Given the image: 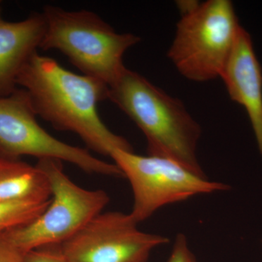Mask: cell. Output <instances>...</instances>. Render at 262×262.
<instances>
[{"mask_svg": "<svg viewBox=\"0 0 262 262\" xmlns=\"http://www.w3.org/2000/svg\"><path fill=\"white\" fill-rule=\"evenodd\" d=\"M36 117L25 90L16 89L0 98V149L5 155L15 158L27 155L39 160H58L73 164L88 173L124 178L116 164L58 140L39 125Z\"/></svg>", "mask_w": 262, "mask_h": 262, "instance_id": "52a82bcc", "label": "cell"}, {"mask_svg": "<svg viewBox=\"0 0 262 262\" xmlns=\"http://www.w3.org/2000/svg\"><path fill=\"white\" fill-rule=\"evenodd\" d=\"M45 27L42 13H33L21 21H7L0 2V98L17 89L19 73L39 48Z\"/></svg>", "mask_w": 262, "mask_h": 262, "instance_id": "30bf717a", "label": "cell"}, {"mask_svg": "<svg viewBox=\"0 0 262 262\" xmlns=\"http://www.w3.org/2000/svg\"><path fill=\"white\" fill-rule=\"evenodd\" d=\"M110 158L130 182L134 195L130 215L138 224L164 206L230 189L228 184L209 180L163 157L116 149Z\"/></svg>", "mask_w": 262, "mask_h": 262, "instance_id": "8992f818", "label": "cell"}, {"mask_svg": "<svg viewBox=\"0 0 262 262\" xmlns=\"http://www.w3.org/2000/svg\"><path fill=\"white\" fill-rule=\"evenodd\" d=\"M42 13L46 27L39 48L61 51L83 75L108 86L126 69L125 52L141 40L130 33L119 34L88 10L67 11L47 5Z\"/></svg>", "mask_w": 262, "mask_h": 262, "instance_id": "3957f363", "label": "cell"}, {"mask_svg": "<svg viewBox=\"0 0 262 262\" xmlns=\"http://www.w3.org/2000/svg\"><path fill=\"white\" fill-rule=\"evenodd\" d=\"M108 99L142 131L149 155L173 160L206 177L196 157L201 126L182 101L127 68L108 86Z\"/></svg>", "mask_w": 262, "mask_h": 262, "instance_id": "7a4b0ae2", "label": "cell"}, {"mask_svg": "<svg viewBox=\"0 0 262 262\" xmlns=\"http://www.w3.org/2000/svg\"><path fill=\"white\" fill-rule=\"evenodd\" d=\"M1 156H8V155H5V153L3 152V151H2V149H0V157H1ZM8 157H9V156H8Z\"/></svg>", "mask_w": 262, "mask_h": 262, "instance_id": "2e32d148", "label": "cell"}, {"mask_svg": "<svg viewBox=\"0 0 262 262\" xmlns=\"http://www.w3.org/2000/svg\"><path fill=\"white\" fill-rule=\"evenodd\" d=\"M220 78L231 99L246 110L262 158V72L251 35L242 27Z\"/></svg>", "mask_w": 262, "mask_h": 262, "instance_id": "9c48e42d", "label": "cell"}, {"mask_svg": "<svg viewBox=\"0 0 262 262\" xmlns=\"http://www.w3.org/2000/svg\"><path fill=\"white\" fill-rule=\"evenodd\" d=\"M138 225L130 213L102 212L59 245L60 251L68 262H147L168 239L142 232Z\"/></svg>", "mask_w": 262, "mask_h": 262, "instance_id": "ba28073f", "label": "cell"}, {"mask_svg": "<svg viewBox=\"0 0 262 262\" xmlns=\"http://www.w3.org/2000/svg\"><path fill=\"white\" fill-rule=\"evenodd\" d=\"M17 84L27 91L37 116L57 130L77 134L89 149L108 157L116 149L134 151L130 143L112 132L98 115V103L108 99L104 82L76 75L36 52L20 70Z\"/></svg>", "mask_w": 262, "mask_h": 262, "instance_id": "6da1fadb", "label": "cell"}, {"mask_svg": "<svg viewBox=\"0 0 262 262\" xmlns=\"http://www.w3.org/2000/svg\"><path fill=\"white\" fill-rule=\"evenodd\" d=\"M167 262H196L187 237L184 234H177Z\"/></svg>", "mask_w": 262, "mask_h": 262, "instance_id": "5bb4252c", "label": "cell"}, {"mask_svg": "<svg viewBox=\"0 0 262 262\" xmlns=\"http://www.w3.org/2000/svg\"><path fill=\"white\" fill-rule=\"evenodd\" d=\"M51 196L47 176L39 167L20 158L0 157V202L48 201Z\"/></svg>", "mask_w": 262, "mask_h": 262, "instance_id": "8fae6325", "label": "cell"}, {"mask_svg": "<svg viewBox=\"0 0 262 262\" xmlns=\"http://www.w3.org/2000/svg\"><path fill=\"white\" fill-rule=\"evenodd\" d=\"M50 202L51 199L0 202V237L35 220L47 208Z\"/></svg>", "mask_w": 262, "mask_h": 262, "instance_id": "7c38bea8", "label": "cell"}, {"mask_svg": "<svg viewBox=\"0 0 262 262\" xmlns=\"http://www.w3.org/2000/svg\"><path fill=\"white\" fill-rule=\"evenodd\" d=\"M182 18L168 53L187 80L207 82L221 77L241 26L229 0L182 3Z\"/></svg>", "mask_w": 262, "mask_h": 262, "instance_id": "277c9868", "label": "cell"}, {"mask_svg": "<svg viewBox=\"0 0 262 262\" xmlns=\"http://www.w3.org/2000/svg\"><path fill=\"white\" fill-rule=\"evenodd\" d=\"M36 165L49 181L52 196L50 204L30 223L8 231L0 237L24 253L68 241L102 213L110 200L103 190H89L72 182L63 171L61 160L40 159Z\"/></svg>", "mask_w": 262, "mask_h": 262, "instance_id": "5b68a950", "label": "cell"}, {"mask_svg": "<svg viewBox=\"0 0 262 262\" xmlns=\"http://www.w3.org/2000/svg\"><path fill=\"white\" fill-rule=\"evenodd\" d=\"M24 253L0 238V262H24Z\"/></svg>", "mask_w": 262, "mask_h": 262, "instance_id": "9a60e30c", "label": "cell"}, {"mask_svg": "<svg viewBox=\"0 0 262 262\" xmlns=\"http://www.w3.org/2000/svg\"><path fill=\"white\" fill-rule=\"evenodd\" d=\"M24 262H68L60 251L59 245L37 248L24 253Z\"/></svg>", "mask_w": 262, "mask_h": 262, "instance_id": "4fadbf2b", "label": "cell"}]
</instances>
